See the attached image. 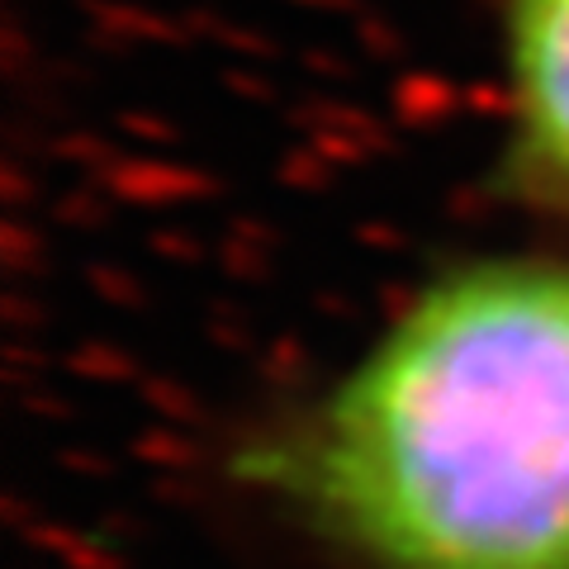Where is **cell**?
I'll return each mask as SVG.
<instances>
[{"mask_svg": "<svg viewBox=\"0 0 569 569\" xmlns=\"http://www.w3.org/2000/svg\"><path fill=\"white\" fill-rule=\"evenodd\" d=\"M351 569H569V257H470L238 447Z\"/></svg>", "mask_w": 569, "mask_h": 569, "instance_id": "obj_1", "label": "cell"}, {"mask_svg": "<svg viewBox=\"0 0 569 569\" xmlns=\"http://www.w3.org/2000/svg\"><path fill=\"white\" fill-rule=\"evenodd\" d=\"M498 176L569 219V0H498Z\"/></svg>", "mask_w": 569, "mask_h": 569, "instance_id": "obj_2", "label": "cell"}]
</instances>
